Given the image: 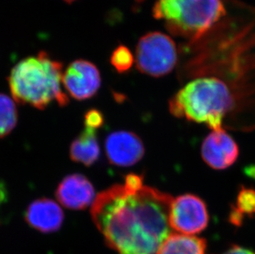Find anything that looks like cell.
Instances as JSON below:
<instances>
[{"mask_svg":"<svg viewBox=\"0 0 255 254\" xmlns=\"http://www.w3.org/2000/svg\"><path fill=\"white\" fill-rule=\"evenodd\" d=\"M173 197L144 184H116L92 205L94 224L118 254H156L169 236Z\"/></svg>","mask_w":255,"mask_h":254,"instance_id":"6da1fadb","label":"cell"},{"mask_svg":"<svg viewBox=\"0 0 255 254\" xmlns=\"http://www.w3.org/2000/svg\"><path fill=\"white\" fill-rule=\"evenodd\" d=\"M62 77V63L41 51L16 64L7 81L15 101L42 110L53 103L68 105L70 100L63 91Z\"/></svg>","mask_w":255,"mask_h":254,"instance_id":"7a4b0ae2","label":"cell"},{"mask_svg":"<svg viewBox=\"0 0 255 254\" xmlns=\"http://www.w3.org/2000/svg\"><path fill=\"white\" fill-rule=\"evenodd\" d=\"M233 106V95L227 84L218 78L206 77L181 89L171 99L169 110L176 118L217 129L222 128V122Z\"/></svg>","mask_w":255,"mask_h":254,"instance_id":"3957f363","label":"cell"},{"mask_svg":"<svg viewBox=\"0 0 255 254\" xmlns=\"http://www.w3.org/2000/svg\"><path fill=\"white\" fill-rule=\"evenodd\" d=\"M152 13L173 36L197 41L226 14L222 0H156Z\"/></svg>","mask_w":255,"mask_h":254,"instance_id":"277c9868","label":"cell"},{"mask_svg":"<svg viewBox=\"0 0 255 254\" xmlns=\"http://www.w3.org/2000/svg\"><path fill=\"white\" fill-rule=\"evenodd\" d=\"M137 70L149 76H165L178 62V51L173 39L160 31H150L140 37L135 48Z\"/></svg>","mask_w":255,"mask_h":254,"instance_id":"5b68a950","label":"cell"},{"mask_svg":"<svg viewBox=\"0 0 255 254\" xmlns=\"http://www.w3.org/2000/svg\"><path fill=\"white\" fill-rule=\"evenodd\" d=\"M169 223L179 235L193 236L206 230L209 213L204 201L193 194L178 196L171 202Z\"/></svg>","mask_w":255,"mask_h":254,"instance_id":"8992f818","label":"cell"},{"mask_svg":"<svg viewBox=\"0 0 255 254\" xmlns=\"http://www.w3.org/2000/svg\"><path fill=\"white\" fill-rule=\"evenodd\" d=\"M101 75L96 65L82 59L70 63L63 74V86L70 96L79 101L95 96L101 87Z\"/></svg>","mask_w":255,"mask_h":254,"instance_id":"52a82bcc","label":"cell"},{"mask_svg":"<svg viewBox=\"0 0 255 254\" xmlns=\"http://www.w3.org/2000/svg\"><path fill=\"white\" fill-rule=\"evenodd\" d=\"M202 157L207 165L216 170H224L236 163L239 147L224 129H213L203 140Z\"/></svg>","mask_w":255,"mask_h":254,"instance_id":"ba28073f","label":"cell"},{"mask_svg":"<svg viewBox=\"0 0 255 254\" xmlns=\"http://www.w3.org/2000/svg\"><path fill=\"white\" fill-rule=\"evenodd\" d=\"M109 163L118 167H130L138 163L144 154L143 142L137 134L128 130L113 132L105 142Z\"/></svg>","mask_w":255,"mask_h":254,"instance_id":"9c48e42d","label":"cell"},{"mask_svg":"<svg viewBox=\"0 0 255 254\" xmlns=\"http://www.w3.org/2000/svg\"><path fill=\"white\" fill-rule=\"evenodd\" d=\"M94 187L85 176L75 173L65 177L56 191V197L62 206L70 210H84L94 198Z\"/></svg>","mask_w":255,"mask_h":254,"instance_id":"30bf717a","label":"cell"},{"mask_svg":"<svg viewBox=\"0 0 255 254\" xmlns=\"http://www.w3.org/2000/svg\"><path fill=\"white\" fill-rule=\"evenodd\" d=\"M65 216L60 206L52 200L41 198L31 202L25 213L29 226L40 232H56L62 226Z\"/></svg>","mask_w":255,"mask_h":254,"instance_id":"8fae6325","label":"cell"},{"mask_svg":"<svg viewBox=\"0 0 255 254\" xmlns=\"http://www.w3.org/2000/svg\"><path fill=\"white\" fill-rule=\"evenodd\" d=\"M70 156L74 162L88 167L96 163L100 156L96 130L85 127L80 135L73 140L70 148Z\"/></svg>","mask_w":255,"mask_h":254,"instance_id":"7c38bea8","label":"cell"},{"mask_svg":"<svg viewBox=\"0 0 255 254\" xmlns=\"http://www.w3.org/2000/svg\"><path fill=\"white\" fill-rule=\"evenodd\" d=\"M207 241L189 235H169L156 254H206Z\"/></svg>","mask_w":255,"mask_h":254,"instance_id":"4fadbf2b","label":"cell"},{"mask_svg":"<svg viewBox=\"0 0 255 254\" xmlns=\"http://www.w3.org/2000/svg\"><path fill=\"white\" fill-rule=\"evenodd\" d=\"M255 215V189L251 187H241L236 202L232 205L229 221L232 225L241 226L246 217L251 218Z\"/></svg>","mask_w":255,"mask_h":254,"instance_id":"5bb4252c","label":"cell"},{"mask_svg":"<svg viewBox=\"0 0 255 254\" xmlns=\"http://www.w3.org/2000/svg\"><path fill=\"white\" fill-rule=\"evenodd\" d=\"M17 123V111L11 98L0 94V138L7 136Z\"/></svg>","mask_w":255,"mask_h":254,"instance_id":"9a60e30c","label":"cell"},{"mask_svg":"<svg viewBox=\"0 0 255 254\" xmlns=\"http://www.w3.org/2000/svg\"><path fill=\"white\" fill-rule=\"evenodd\" d=\"M110 62L119 74H125L132 67L135 58L128 46L120 45L112 53Z\"/></svg>","mask_w":255,"mask_h":254,"instance_id":"2e32d148","label":"cell"},{"mask_svg":"<svg viewBox=\"0 0 255 254\" xmlns=\"http://www.w3.org/2000/svg\"><path fill=\"white\" fill-rule=\"evenodd\" d=\"M104 123V115L99 110L92 109L85 116V126L96 130L103 126Z\"/></svg>","mask_w":255,"mask_h":254,"instance_id":"e0dca14e","label":"cell"},{"mask_svg":"<svg viewBox=\"0 0 255 254\" xmlns=\"http://www.w3.org/2000/svg\"><path fill=\"white\" fill-rule=\"evenodd\" d=\"M222 254H255V252H254L252 250H248V249H246V248L238 246V245H234Z\"/></svg>","mask_w":255,"mask_h":254,"instance_id":"ac0fdd59","label":"cell"},{"mask_svg":"<svg viewBox=\"0 0 255 254\" xmlns=\"http://www.w3.org/2000/svg\"><path fill=\"white\" fill-rule=\"evenodd\" d=\"M7 197V188L4 183L0 182V204L6 202Z\"/></svg>","mask_w":255,"mask_h":254,"instance_id":"d6986e66","label":"cell"},{"mask_svg":"<svg viewBox=\"0 0 255 254\" xmlns=\"http://www.w3.org/2000/svg\"><path fill=\"white\" fill-rule=\"evenodd\" d=\"M64 2H66V3H69V4H71V3H73V2H75V1H76V0H63Z\"/></svg>","mask_w":255,"mask_h":254,"instance_id":"ffe728a7","label":"cell"}]
</instances>
